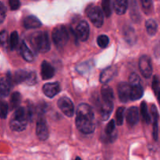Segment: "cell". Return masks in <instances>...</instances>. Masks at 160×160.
<instances>
[{"label":"cell","instance_id":"obj_1","mask_svg":"<svg viewBox=\"0 0 160 160\" xmlns=\"http://www.w3.org/2000/svg\"><path fill=\"white\" fill-rule=\"evenodd\" d=\"M77 128L83 134H92L95 129V117L92 108L86 103H81L77 109Z\"/></svg>","mask_w":160,"mask_h":160},{"label":"cell","instance_id":"obj_2","mask_svg":"<svg viewBox=\"0 0 160 160\" xmlns=\"http://www.w3.org/2000/svg\"><path fill=\"white\" fill-rule=\"evenodd\" d=\"M31 117V110L23 107H19L16 109L12 116L9 127L13 131H23L26 129L29 119Z\"/></svg>","mask_w":160,"mask_h":160},{"label":"cell","instance_id":"obj_3","mask_svg":"<svg viewBox=\"0 0 160 160\" xmlns=\"http://www.w3.org/2000/svg\"><path fill=\"white\" fill-rule=\"evenodd\" d=\"M31 45L39 52L45 53L49 51L50 41L48 34L46 31H38L33 33L30 38Z\"/></svg>","mask_w":160,"mask_h":160},{"label":"cell","instance_id":"obj_4","mask_svg":"<svg viewBox=\"0 0 160 160\" xmlns=\"http://www.w3.org/2000/svg\"><path fill=\"white\" fill-rule=\"evenodd\" d=\"M52 40L58 48H62L66 45L69 40V34L67 30L63 25H59L53 29Z\"/></svg>","mask_w":160,"mask_h":160},{"label":"cell","instance_id":"obj_5","mask_svg":"<svg viewBox=\"0 0 160 160\" xmlns=\"http://www.w3.org/2000/svg\"><path fill=\"white\" fill-rule=\"evenodd\" d=\"M88 17L96 28H101L104 22V16L102 9L98 6H91L87 9Z\"/></svg>","mask_w":160,"mask_h":160},{"label":"cell","instance_id":"obj_6","mask_svg":"<svg viewBox=\"0 0 160 160\" xmlns=\"http://www.w3.org/2000/svg\"><path fill=\"white\" fill-rule=\"evenodd\" d=\"M58 107L68 117H73L74 112V106L71 100L67 97H62L58 100Z\"/></svg>","mask_w":160,"mask_h":160},{"label":"cell","instance_id":"obj_7","mask_svg":"<svg viewBox=\"0 0 160 160\" xmlns=\"http://www.w3.org/2000/svg\"><path fill=\"white\" fill-rule=\"evenodd\" d=\"M139 68L141 73L145 78H149L152 74V66L150 58L146 55H144L139 60Z\"/></svg>","mask_w":160,"mask_h":160},{"label":"cell","instance_id":"obj_8","mask_svg":"<svg viewBox=\"0 0 160 160\" xmlns=\"http://www.w3.org/2000/svg\"><path fill=\"white\" fill-rule=\"evenodd\" d=\"M89 32H90V30H89L88 23L84 20L79 22L75 31L76 37L81 42H85L88 38Z\"/></svg>","mask_w":160,"mask_h":160},{"label":"cell","instance_id":"obj_9","mask_svg":"<svg viewBox=\"0 0 160 160\" xmlns=\"http://www.w3.org/2000/svg\"><path fill=\"white\" fill-rule=\"evenodd\" d=\"M36 134L41 141H45L48 138V129L46 121L44 118L40 117L36 125Z\"/></svg>","mask_w":160,"mask_h":160},{"label":"cell","instance_id":"obj_10","mask_svg":"<svg viewBox=\"0 0 160 160\" xmlns=\"http://www.w3.org/2000/svg\"><path fill=\"white\" fill-rule=\"evenodd\" d=\"M131 87L127 82H121L118 85V95L120 100L123 102H128L130 100Z\"/></svg>","mask_w":160,"mask_h":160},{"label":"cell","instance_id":"obj_11","mask_svg":"<svg viewBox=\"0 0 160 160\" xmlns=\"http://www.w3.org/2000/svg\"><path fill=\"white\" fill-rule=\"evenodd\" d=\"M60 92V86L58 82L48 83L43 86V92L48 98H53Z\"/></svg>","mask_w":160,"mask_h":160},{"label":"cell","instance_id":"obj_12","mask_svg":"<svg viewBox=\"0 0 160 160\" xmlns=\"http://www.w3.org/2000/svg\"><path fill=\"white\" fill-rule=\"evenodd\" d=\"M117 73V68L116 67H109L102 72L100 75V82L106 84L112 81Z\"/></svg>","mask_w":160,"mask_h":160},{"label":"cell","instance_id":"obj_13","mask_svg":"<svg viewBox=\"0 0 160 160\" xmlns=\"http://www.w3.org/2000/svg\"><path fill=\"white\" fill-rule=\"evenodd\" d=\"M127 122L130 126H134L139 121V110L135 106H132L128 110L126 114Z\"/></svg>","mask_w":160,"mask_h":160},{"label":"cell","instance_id":"obj_14","mask_svg":"<svg viewBox=\"0 0 160 160\" xmlns=\"http://www.w3.org/2000/svg\"><path fill=\"white\" fill-rule=\"evenodd\" d=\"M11 75L8 73L6 78H2L0 80V95L6 97L9 95L11 88Z\"/></svg>","mask_w":160,"mask_h":160},{"label":"cell","instance_id":"obj_15","mask_svg":"<svg viewBox=\"0 0 160 160\" xmlns=\"http://www.w3.org/2000/svg\"><path fill=\"white\" fill-rule=\"evenodd\" d=\"M131 92H130V100L135 101L141 98L143 95V88L141 84V82L134 83L130 84Z\"/></svg>","mask_w":160,"mask_h":160},{"label":"cell","instance_id":"obj_16","mask_svg":"<svg viewBox=\"0 0 160 160\" xmlns=\"http://www.w3.org/2000/svg\"><path fill=\"white\" fill-rule=\"evenodd\" d=\"M55 74V70L52 66L47 61H43L41 66V75L43 80L51 79Z\"/></svg>","mask_w":160,"mask_h":160},{"label":"cell","instance_id":"obj_17","mask_svg":"<svg viewBox=\"0 0 160 160\" xmlns=\"http://www.w3.org/2000/svg\"><path fill=\"white\" fill-rule=\"evenodd\" d=\"M42 25V22L34 16H28L23 20V26L28 29H35L41 28Z\"/></svg>","mask_w":160,"mask_h":160},{"label":"cell","instance_id":"obj_18","mask_svg":"<svg viewBox=\"0 0 160 160\" xmlns=\"http://www.w3.org/2000/svg\"><path fill=\"white\" fill-rule=\"evenodd\" d=\"M113 109V103L112 101H103V104L101 108V117L103 120L109 119Z\"/></svg>","mask_w":160,"mask_h":160},{"label":"cell","instance_id":"obj_19","mask_svg":"<svg viewBox=\"0 0 160 160\" xmlns=\"http://www.w3.org/2000/svg\"><path fill=\"white\" fill-rule=\"evenodd\" d=\"M130 11H131V19L135 23H139L141 20L140 12H139L138 6L135 0H130Z\"/></svg>","mask_w":160,"mask_h":160},{"label":"cell","instance_id":"obj_20","mask_svg":"<svg viewBox=\"0 0 160 160\" xmlns=\"http://www.w3.org/2000/svg\"><path fill=\"white\" fill-rule=\"evenodd\" d=\"M114 10L118 15H123L128 7V0H115L113 4Z\"/></svg>","mask_w":160,"mask_h":160},{"label":"cell","instance_id":"obj_21","mask_svg":"<svg viewBox=\"0 0 160 160\" xmlns=\"http://www.w3.org/2000/svg\"><path fill=\"white\" fill-rule=\"evenodd\" d=\"M20 54H21L22 57L28 62H32L34 60V54H33L32 51L26 45L24 42H23L20 45Z\"/></svg>","mask_w":160,"mask_h":160},{"label":"cell","instance_id":"obj_22","mask_svg":"<svg viewBox=\"0 0 160 160\" xmlns=\"http://www.w3.org/2000/svg\"><path fill=\"white\" fill-rule=\"evenodd\" d=\"M145 28H146L147 33L150 36H154L158 31L157 23L153 19H148L145 23Z\"/></svg>","mask_w":160,"mask_h":160},{"label":"cell","instance_id":"obj_23","mask_svg":"<svg viewBox=\"0 0 160 160\" xmlns=\"http://www.w3.org/2000/svg\"><path fill=\"white\" fill-rule=\"evenodd\" d=\"M103 101H113V91L109 85H104L101 90Z\"/></svg>","mask_w":160,"mask_h":160},{"label":"cell","instance_id":"obj_24","mask_svg":"<svg viewBox=\"0 0 160 160\" xmlns=\"http://www.w3.org/2000/svg\"><path fill=\"white\" fill-rule=\"evenodd\" d=\"M123 35L128 43L132 44L135 41V33H134V28L128 26L123 29Z\"/></svg>","mask_w":160,"mask_h":160},{"label":"cell","instance_id":"obj_25","mask_svg":"<svg viewBox=\"0 0 160 160\" xmlns=\"http://www.w3.org/2000/svg\"><path fill=\"white\" fill-rule=\"evenodd\" d=\"M20 102H21V95L19 92H15L11 95L10 97V109L12 110L16 109L20 105Z\"/></svg>","mask_w":160,"mask_h":160},{"label":"cell","instance_id":"obj_26","mask_svg":"<svg viewBox=\"0 0 160 160\" xmlns=\"http://www.w3.org/2000/svg\"><path fill=\"white\" fill-rule=\"evenodd\" d=\"M28 74V72L25 71V70H17V71L15 73V74H14V78H13L14 82L17 83V84H20V83L24 82Z\"/></svg>","mask_w":160,"mask_h":160},{"label":"cell","instance_id":"obj_27","mask_svg":"<svg viewBox=\"0 0 160 160\" xmlns=\"http://www.w3.org/2000/svg\"><path fill=\"white\" fill-rule=\"evenodd\" d=\"M141 114H142V118L145 120V123H148V124L150 123V122H151V117H150L149 113H148V106H147L145 102H142V104H141Z\"/></svg>","mask_w":160,"mask_h":160},{"label":"cell","instance_id":"obj_28","mask_svg":"<svg viewBox=\"0 0 160 160\" xmlns=\"http://www.w3.org/2000/svg\"><path fill=\"white\" fill-rule=\"evenodd\" d=\"M18 41H19L18 33H17V31H13V32L11 33L10 37H9V47H10L11 50L16 49L17 45H18Z\"/></svg>","mask_w":160,"mask_h":160},{"label":"cell","instance_id":"obj_29","mask_svg":"<svg viewBox=\"0 0 160 160\" xmlns=\"http://www.w3.org/2000/svg\"><path fill=\"white\" fill-rule=\"evenodd\" d=\"M111 0H102V7L106 17H110L112 14V7H111Z\"/></svg>","mask_w":160,"mask_h":160},{"label":"cell","instance_id":"obj_30","mask_svg":"<svg viewBox=\"0 0 160 160\" xmlns=\"http://www.w3.org/2000/svg\"><path fill=\"white\" fill-rule=\"evenodd\" d=\"M124 107H119L116 112V121L118 126H121L123 123V115H124Z\"/></svg>","mask_w":160,"mask_h":160},{"label":"cell","instance_id":"obj_31","mask_svg":"<svg viewBox=\"0 0 160 160\" xmlns=\"http://www.w3.org/2000/svg\"><path fill=\"white\" fill-rule=\"evenodd\" d=\"M97 43L98 45L100 48H106L109 43V38H108V36L105 35V34H102V35L98 36V38H97Z\"/></svg>","mask_w":160,"mask_h":160},{"label":"cell","instance_id":"obj_32","mask_svg":"<svg viewBox=\"0 0 160 160\" xmlns=\"http://www.w3.org/2000/svg\"><path fill=\"white\" fill-rule=\"evenodd\" d=\"M28 85H34L37 82V75L35 72H28L26 80L24 81Z\"/></svg>","mask_w":160,"mask_h":160},{"label":"cell","instance_id":"obj_33","mask_svg":"<svg viewBox=\"0 0 160 160\" xmlns=\"http://www.w3.org/2000/svg\"><path fill=\"white\" fill-rule=\"evenodd\" d=\"M9 106L8 104L4 101H0V117L2 119H6L7 117Z\"/></svg>","mask_w":160,"mask_h":160},{"label":"cell","instance_id":"obj_34","mask_svg":"<svg viewBox=\"0 0 160 160\" xmlns=\"http://www.w3.org/2000/svg\"><path fill=\"white\" fill-rule=\"evenodd\" d=\"M152 89L154 91L155 94H156V97H159V78H158L157 75H155L154 78H153V81H152Z\"/></svg>","mask_w":160,"mask_h":160},{"label":"cell","instance_id":"obj_35","mask_svg":"<svg viewBox=\"0 0 160 160\" xmlns=\"http://www.w3.org/2000/svg\"><path fill=\"white\" fill-rule=\"evenodd\" d=\"M115 128H116V123L113 120H110L109 123L106 125V129H105V133L106 134H112L115 132Z\"/></svg>","mask_w":160,"mask_h":160},{"label":"cell","instance_id":"obj_36","mask_svg":"<svg viewBox=\"0 0 160 160\" xmlns=\"http://www.w3.org/2000/svg\"><path fill=\"white\" fill-rule=\"evenodd\" d=\"M142 7L145 13H149L150 11L152 8V0H142Z\"/></svg>","mask_w":160,"mask_h":160},{"label":"cell","instance_id":"obj_37","mask_svg":"<svg viewBox=\"0 0 160 160\" xmlns=\"http://www.w3.org/2000/svg\"><path fill=\"white\" fill-rule=\"evenodd\" d=\"M6 16V8L2 2H0V23L4 21Z\"/></svg>","mask_w":160,"mask_h":160},{"label":"cell","instance_id":"obj_38","mask_svg":"<svg viewBox=\"0 0 160 160\" xmlns=\"http://www.w3.org/2000/svg\"><path fill=\"white\" fill-rule=\"evenodd\" d=\"M151 113L152 117L153 119V122L159 121V112L155 105H152L151 106Z\"/></svg>","mask_w":160,"mask_h":160},{"label":"cell","instance_id":"obj_39","mask_svg":"<svg viewBox=\"0 0 160 160\" xmlns=\"http://www.w3.org/2000/svg\"><path fill=\"white\" fill-rule=\"evenodd\" d=\"M9 5L12 10H17L20 8V0H9Z\"/></svg>","mask_w":160,"mask_h":160},{"label":"cell","instance_id":"obj_40","mask_svg":"<svg viewBox=\"0 0 160 160\" xmlns=\"http://www.w3.org/2000/svg\"><path fill=\"white\" fill-rule=\"evenodd\" d=\"M7 37H8V34L7 31H2L0 32V44L2 45H6V42H7Z\"/></svg>","mask_w":160,"mask_h":160},{"label":"cell","instance_id":"obj_41","mask_svg":"<svg viewBox=\"0 0 160 160\" xmlns=\"http://www.w3.org/2000/svg\"><path fill=\"white\" fill-rule=\"evenodd\" d=\"M153 138L156 141L158 140V136H159V124L158 121L153 122Z\"/></svg>","mask_w":160,"mask_h":160},{"label":"cell","instance_id":"obj_42","mask_svg":"<svg viewBox=\"0 0 160 160\" xmlns=\"http://www.w3.org/2000/svg\"><path fill=\"white\" fill-rule=\"evenodd\" d=\"M75 160H81V159L80 157H77L76 159H75Z\"/></svg>","mask_w":160,"mask_h":160}]
</instances>
